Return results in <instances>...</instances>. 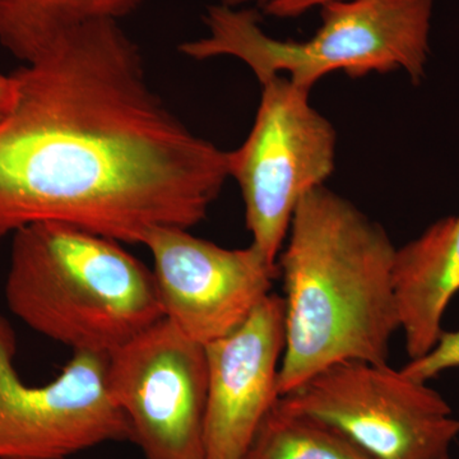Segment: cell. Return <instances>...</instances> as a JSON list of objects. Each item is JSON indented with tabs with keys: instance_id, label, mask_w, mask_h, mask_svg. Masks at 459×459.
Wrapping results in <instances>:
<instances>
[{
	"instance_id": "5bb4252c",
	"label": "cell",
	"mask_w": 459,
	"mask_h": 459,
	"mask_svg": "<svg viewBox=\"0 0 459 459\" xmlns=\"http://www.w3.org/2000/svg\"><path fill=\"white\" fill-rule=\"evenodd\" d=\"M459 367V331L443 332L437 344L421 358L410 360L402 370L420 382H429L443 371Z\"/></svg>"
},
{
	"instance_id": "5b68a950",
	"label": "cell",
	"mask_w": 459,
	"mask_h": 459,
	"mask_svg": "<svg viewBox=\"0 0 459 459\" xmlns=\"http://www.w3.org/2000/svg\"><path fill=\"white\" fill-rule=\"evenodd\" d=\"M309 90L276 75L262 84L255 124L228 152L252 246L272 264L285 246L296 207L334 170L337 133L310 104Z\"/></svg>"
},
{
	"instance_id": "6da1fadb",
	"label": "cell",
	"mask_w": 459,
	"mask_h": 459,
	"mask_svg": "<svg viewBox=\"0 0 459 459\" xmlns=\"http://www.w3.org/2000/svg\"><path fill=\"white\" fill-rule=\"evenodd\" d=\"M0 119V244L62 222L123 246L151 230H190L229 179L228 152L195 134L148 78L140 45L117 21L60 35L12 72Z\"/></svg>"
},
{
	"instance_id": "8fae6325",
	"label": "cell",
	"mask_w": 459,
	"mask_h": 459,
	"mask_svg": "<svg viewBox=\"0 0 459 459\" xmlns=\"http://www.w3.org/2000/svg\"><path fill=\"white\" fill-rule=\"evenodd\" d=\"M394 287L401 331L413 360L442 336L444 314L459 291V214L439 220L397 247Z\"/></svg>"
},
{
	"instance_id": "8992f818",
	"label": "cell",
	"mask_w": 459,
	"mask_h": 459,
	"mask_svg": "<svg viewBox=\"0 0 459 459\" xmlns=\"http://www.w3.org/2000/svg\"><path fill=\"white\" fill-rule=\"evenodd\" d=\"M279 401L333 428L373 459H449L459 435L443 395L388 362H338Z\"/></svg>"
},
{
	"instance_id": "3957f363",
	"label": "cell",
	"mask_w": 459,
	"mask_h": 459,
	"mask_svg": "<svg viewBox=\"0 0 459 459\" xmlns=\"http://www.w3.org/2000/svg\"><path fill=\"white\" fill-rule=\"evenodd\" d=\"M9 312L36 333L108 356L164 318L152 270L123 244L62 222L11 238Z\"/></svg>"
},
{
	"instance_id": "30bf717a",
	"label": "cell",
	"mask_w": 459,
	"mask_h": 459,
	"mask_svg": "<svg viewBox=\"0 0 459 459\" xmlns=\"http://www.w3.org/2000/svg\"><path fill=\"white\" fill-rule=\"evenodd\" d=\"M285 341V303L282 296L270 294L240 327L205 344V459H243L279 401Z\"/></svg>"
},
{
	"instance_id": "7a4b0ae2",
	"label": "cell",
	"mask_w": 459,
	"mask_h": 459,
	"mask_svg": "<svg viewBox=\"0 0 459 459\" xmlns=\"http://www.w3.org/2000/svg\"><path fill=\"white\" fill-rule=\"evenodd\" d=\"M286 240L280 397L338 362H388L401 322L397 247L382 225L323 186L299 202Z\"/></svg>"
},
{
	"instance_id": "9c48e42d",
	"label": "cell",
	"mask_w": 459,
	"mask_h": 459,
	"mask_svg": "<svg viewBox=\"0 0 459 459\" xmlns=\"http://www.w3.org/2000/svg\"><path fill=\"white\" fill-rule=\"evenodd\" d=\"M143 247L152 255L164 318L204 346L240 327L279 274L252 244L228 249L186 229L151 230Z\"/></svg>"
},
{
	"instance_id": "277c9868",
	"label": "cell",
	"mask_w": 459,
	"mask_h": 459,
	"mask_svg": "<svg viewBox=\"0 0 459 459\" xmlns=\"http://www.w3.org/2000/svg\"><path fill=\"white\" fill-rule=\"evenodd\" d=\"M320 9L322 26L313 38L285 41L263 31L255 9L219 3L204 14L208 35L183 42L179 51L195 60L237 57L261 84L286 74L310 91L334 72L358 78L400 71L411 82H421L434 0H342Z\"/></svg>"
},
{
	"instance_id": "52a82bcc",
	"label": "cell",
	"mask_w": 459,
	"mask_h": 459,
	"mask_svg": "<svg viewBox=\"0 0 459 459\" xmlns=\"http://www.w3.org/2000/svg\"><path fill=\"white\" fill-rule=\"evenodd\" d=\"M17 338L0 314V459H65L108 442H132L128 420L108 389V356L74 352L44 385L14 367Z\"/></svg>"
},
{
	"instance_id": "9a60e30c",
	"label": "cell",
	"mask_w": 459,
	"mask_h": 459,
	"mask_svg": "<svg viewBox=\"0 0 459 459\" xmlns=\"http://www.w3.org/2000/svg\"><path fill=\"white\" fill-rule=\"evenodd\" d=\"M219 2L220 4L232 8L256 3L262 5L267 16L280 18V20H291V18L303 16L314 8H322L331 3L342 2V0H219Z\"/></svg>"
},
{
	"instance_id": "2e32d148",
	"label": "cell",
	"mask_w": 459,
	"mask_h": 459,
	"mask_svg": "<svg viewBox=\"0 0 459 459\" xmlns=\"http://www.w3.org/2000/svg\"><path fill=\"white\" fill-rule=\"evenodd\" d=\"M17 95V82L13 74H0V119L13 107Z\"/></svg>"
},
{
	"instance_id": "7c38bea8",
	"label": "cell",
	"mask_w": 459,
	"mask_h": 459,
	"mask_svg": "<svg viewBox=\"0 0 459 459\" xmlns=\"http://www.w3.org/2000/svg\"><path fill=\"white\" fill-rule=\"evenodd\" d=\"M147 0H0V47L21 65L32 62L60 35L100 20L122 22Z\"/></svg>"
},
{
	"instance_id": "ba28073f",
	"label": "cell",
	"mask_w": 459,
	"mask_h": 459,
	"mask_svg": "<svg viewBox=\"0 0 459 459\" xmlns=\"http://www.w3.org/2000/svg\"><path fill=\"white\" fill-rule=\"evenodd\" d=\"M107 383L146 459H205L204 344L160 319L108 356Z\"/></svg>"
},
{
	"instance_id": "4fadbf2b",
	"label": "cell",
	"mask_w": 459,
	"mask_h": 459,
	"mask_svg": "<svg viewBox=\"0 0 459 459\" xmlns=\"http://www.w3.org/2000/svg\"><path fill=\"white\" fill-rule=\"evenodd\" d=\"M243 459H373L333 428L276 402Z\"/></svg>"
}]
</instances>
